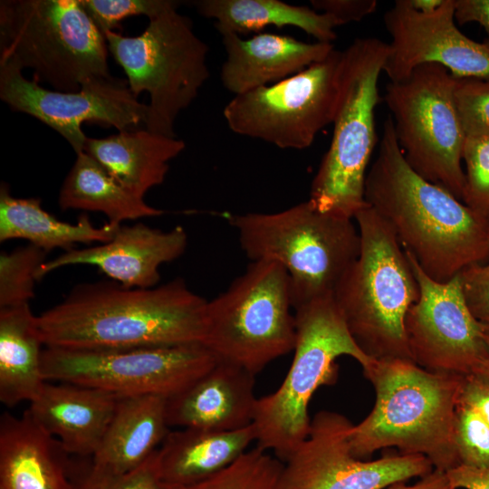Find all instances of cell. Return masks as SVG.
Returning a JSON list of instances; mask_svg holds the SVG:
<instances>
[{"label":"cell","instance_id":"1","mask_svg":"<svg viewBox=\"0 0 489 489\" xmlns=\"http://www.w3.org/2000/svg\"><path fill=\"white\" fill-rule=\"evenodd\" d=\"M365 200L436 282H448L469 266L489 262V222L412 169L390 115L367 173Z\"/></svg>","mask_w":489,"mask_h":489},{"label":"cell","instance_id":"2","mask_svg":"<svg viewBox=\"0 0 489 489\" xmlns=\"http://www.w3.org/2000/svg\"><path fill=\"white\" fill-rule=\"evenodd\" d=\"M207 301L182 279L148 289L115 282L76 286L36 316L45 347L126 349L203 343Z\"/></svg>","mask_w":489,"mask_h":489},{"label":"cell","instance_id":"3","mask_svg":"<svg viewBox=\"0 0 489 489\" xmlns=\"http://www.w3.org/2000/svg\"><path fill=\"white\" fill-rule=\"evenodd\" d=\"M363 373L376 398L370 413L350 430L355 457L364 460L396 446L401 454L426 456L434 469L447 472L460 465L454 425L464 377L401 359L375 360Z\"/></svg>","mask_w":489,"mask_h":489},{"label":"cell","instance_id":"4","mask_svg":"<svg viewBox=\"0 0 489 489\" xmlns=\"http://www.w3.org/2000/svg\"><path fill=\"white\" fill-rule=\"evenodd\" d=\"M354 221L360 254L336 288V304L353 340L372 360L413 361L405 319L419 286L410 261L392 227L370 206Z\"/></svg>","mask_w":489,"mask_h":489},{"label":"cell","instance_id":"5","mask_svg":"<svg viewBox=\"0 0 489 489\" xmlns=\"http://www.w3.org/2000/svg\"><path fill=\"white\" fill-rule=\"evenodd\" d=\"M228 221L252 262L273 261L286 270L293 310L334 296L360 254L354 219L321 213L309 200L276 213L232 215Z\"/></svg>","mask_w":489,"mask_h":489},{"label":"cell","instance_id":"6","mask_svg":"<svg viewBox=\"0 0 489 489\" xmlns=\"http://www.w3.org/2000/svg\"><path fill=\"white\" fill-rule=\"evenodd\" d=\"M388 50L382 40L366 37L341 51L332 138L308 199L321 213L354 219L368 205L365 181L377 143L378 82Z\"/></svg>","mask_w":489,"mask_h":489},{"label":"cell","instance_id":"7","mask_svg":"<svg viewBox=\"0 0 489 489\" xmlns=\"http://www.w3.org/2000/svg\"><path fill=\"white\" fill-rule=\"evenodd\" d=\"M294 314L292 364L274 392L257 398L253 420L256 446L273 451L283 463L307 436L310 401L320 387L335 382L336 360L350 356L363 371L375 361L353 340L334 296L316 299L294 310Z\"/></svg>","mask_w":489,"mask_h":489},{"label":"cell","instance_id":"8","mask_svg":"<svg viewBox=\"0 0 489 489\" xmlns=\"http://www.w3.org/2000/svg\"><path fill=\"white\" fill-rule=\"evenodd\" d=\"M104 35L80 0L0 2V64L31 69L36 82L77 91L111 78Z\"/></svg>","mask_w":489,"mask_h":489},{"label":"cell","instance_id":"9","mask_svg":"<svg viewBox=\"0 0 489 489\" xmlns=\"http://www.w3.org/2000/svg\"><path fill=\"white\" fill-rule=\"evenodd\" d=\"M290 278L273 261H255L207 302L203 344L218 359L254 376L293 351L296 320Z\"/></svg>","mask_w":489,"mask_h":489},{"label":"cell","instance_id":"10","mask_svg":"<svg viewBox=\"0 0 489 489\" xmlns=\"http://www.w3.org/2000/svg\"><path fill=\"white\" fill-rule=\"evenodd\" d=\"M109 53L123 69L131 92L149 96L144 128L176 137L178 114L197 98L209 78L208 46L191 20L172 9L149 20L138 36L114 31L104 34Z\"/></svg>","mask_w":489,"mask_h":489},{"label":"cell","instance_id":"11","mask_svg":"<svg viewBox=\"0 0 489 489\" xmlns=\"http://www.w3.org/2000/svg\"><path fill=\"white\" fill-rule=\"evenodd\" d=\"M456 81L444 66L424 63L405 79L389 82L384 101L408 164L462 201L465 184L462 152L466 136L455 100Z\"/></svg>","mask_w":489,"mask_h":489},{"label":"cell","instance_id":"12","mask_svg":"<svg viewBox=\"0 0 489 489\" xmlns=\"http://www.w3.org/2000/svg\"><path fill=\"white\" fill-rule=\"evenodd\" d=\"M218 361L203 343L126 349L76 350L45 347L46 381L97 388L118 398L179 393Z\"/></svg>","mask_w":489,"mask_h":489},{"label":"cell","instance_id":"13","mask_svg":"<svg viewBox=\"0 0 489 489\" xmlns=\"http://www.w3.org/2000/svg\"><path fill=\"white\" fill-rule=\"evenodd\" d=\"M341 51L283 81L235 95L223 116L235 133L280 149H304L332 123Z\"/></svg>","mask_w":489,"mask_h":489},{"label":"cell","instance_id":"14","mask_svg":"<svg viewBox=\"0 0 489 489\" xmlns=\"http://www.w3.org/2000/svg\"><path fill=\"white\" fill-rule=\"evenodd\" d=\"M352 427L338 412H317L305 439L283 462L282 489H387L434 469L421 455L400 454L373 461L355 457L350 445Z\"/></svg>","mask_w":489,"mask_h":489},{"label":"cell","instance_id":"15","mask_svg":"<svg viewBox=\"0 0 489 489\" xmlns=\"http://www.w3.org/2000/svg\"><path fill=\"white\" fill-rule=\"evenodd\" d=\"M406 254L419 286V297L405 319L413 361L435 372L462 377L478 374L489 361L485 341L489 328L469 310L460 275L446 283L436 282Z\"/></svg>","mask_w":489,"mask_h":489},{"label":"cell","instance_id":"16","mask_svg":"<svg viewBox=\"0 0 489 489\" xmlns=\"http://www.w3.org/2000/svg\"><path fill=\"white\" fill-rule=\"evenodd\" d=\"M22 72L0 64V99L58 132L76 154L83 152L88 138L82 129L83 122H98L119 131L145 124L148 105L139 102L123 81L95 79L77 91H61L43 88Z\"/></svg>","mask_w":489,"mask_h":489},{"label":"cell","instance_id":"17","mask_svg":"<svg viewBox=\"0 0 489 489\" xmlns=\"http://www.w3.org/2000/svg\"><path fill=\"white\" fill-rule=\"evenodd\" d=\"M383 21L391 37L383 68L390 82L424 63L440 64L455 78L489 80V34L481 43L465 35L455 24V0L429 13L398 0Z\"/></svg>","mask_w":489,"mask_h":489},{"label":"cell","instance_id":"18","mask_svg":"<svg viewBox=\"0 0 489 489\" xmlns=\"http://www.w3.org/2000/svg\"><path fill=\"white\" fill-rule=\"evenodd\" d=\"M187 245V235L179 225L168 231L142 223L120 225L107 243L72 249L45 261L38 269L37 279L61 267L82 264L97 267L124 287L152 288L159 281L161 264L181 256Z\"/></svg>","mask_w":489,"mask_h":489},{"label":"cell","instance_id":"19","mask_svg":"<svg viewBox=\"0 0 489 489\" xmlns=\"http://www.w3.org/2000/svg\"><path fill=\"white\" fill-rule=\"evenodd\" d=\"M254 375L224 360L167 399L170 427L233 431L253 424Z\"/></svg>","mask_w":489,"mask_h":489},{"label":"cell","instance_id":"20","mask_svg":"<svg viewBox=\"0 0 489 489\" xmlns=\"http://www.w3.org/2000/svg\"><path fill=\"white\" fill-rule=\"evenodd\" d=\"M220 34L226 53L220 79L235 96L296 74L324 60L335 49L333 43H305L270 33L249 39L234 33Z\"/></svg>","mask_w":489,"mask_h":489},{"label":"cell","instance_id":"21","mask_svg":"<svg viewBox=\"0 0 489 489\" xmlns=\"http://www.w3.org/2000/svg\"><path fill=\"white\" fill-rule=\"evenodd\" d=\"M119 398L97 388L46 381L27 410L69 455L93 456Z\"/></svg>","mask_w":489,"mask_h":489},{"label":"cell","instance_id":"22","mask_svg":"<svg viewBox=\"0 0 489 489\" xmlns=\"http://www.w3.org/2000/svg\"><path fill=\"white\" fill-rule=\"evenodd\" d=\"M68 455L26 409L0 418V489H77Z\"/></svg>","mask_w":489,"mask_h":489},{"label":"cell","instance_id":"23","mask_svg":"<svg viewBox=\"0 0 489 489\" xmlns=\"http://www.w3.org/2000/svg\"><path fill=\"white\" fill-rule=\"evenodd\" d=\"M167 399L157 395L119 398L91 469L123 475L145 463L169 432Z\"/></svg>","mask_w":489,"mask_h":489},{"label":"cell","instance_id":"24","mask_svg":"<svg viewBox=\"0 0 489 489\" xmlns=\"http://www.w3.org/2000/svg\"><path fill=\"white\" fill-rule=\"evenodd\" d=\"M255 441L252 425L233 431H169L157 450L161 479L176 489L200 483L228 467Z\"/></svg>","mask_w":489,"mask_h":489},{"label":"cell","instance_id":"25","mask_svg":"<svg viewBox=\"0 0 489 489\" xmlns=\"http://www.w3.org/2000/svg\"><path fill=\"white\" fill-rule=\"evenodd\" d=\"M185 148V141L177 137L137 128L106 138H87L83 151L121 186L144 198L150 188L164 182L169 161Z\"/></svg>","mask_w":489,"mask_h":489},{"label":"cell","instance_id":"26","mask_svg":"<svg viewBox=\"0 0 489 489\" xmlns=\"http://www.w3.org/2000/svg\"><path fill=\"white\" fill-rule=\"evenodd\" d=\"M120 225L106 223L96 227L86 214L74 224L61 221L43 208L41 199L14 197L5 184L0 187L2 243L24 239L45 253L55 248L67 252L76 244L107 243Z\"/></svg>","mask_w":489,"mask_h":489},{"label":"cell","instance_id":"27","mask_svg":"<svg viewBox=\"0 0 489 489\" xmlns=\"http://www.w3.org/2000/svg\"><path fill=\"white\" fill-rule=\"evenodd\" d=\"M43 345L29 304L0 308V401L5 406L30 403L41 392L46 383Z\"/></svg>","mask_w":489,"mask_h":489},{"label":"cell","instance_id":"28","mask_svg":"<svg viewBox=\"0 0 489 489\" xmlns=\"http://www.w3.org/2000/svg\"><path fill=\"white\" fill-rule=\"evenodd\" d=\"M192 5L201 15L216 20L219 34L240 35L268 25L293 26L317 42L332 43L337 37L335 28L341 25L331 14L280 0H197Z\"/></svg>","mask_w":489,"mask_h":489},{"label":"cell","instance_id":"29","mask_svg":"<svg viewBox=\"0 0 489 489\" xmlns=\"http://www.w3.org/2000/svg\"><path fill=\"white\" fill-rule=\"evenodd\" d=\"M58 202L62 210L101 212L107 216L108 223L116 225L164 213L121 186L84 151L76 154L74 164L62 185Z\"/></svg>","mask_w":489,"mask_h":489},{"label":"cell","instance_id":"30","mask_svg":"<svg viewBox=\"0 0 489 489\" xmlns=\"http://www.w3.org/2000/svg\"><path fill=\"white\" fill-rule=\"evenodd\" d=\"M283 463L258 446L216 475L183 489H282Z\"/></svg>","mask_w":489,"mask_h":489},{"label":"cell","instance_id":"31","mask_svg":"<svg viewBox=\"0 0 489 489\" xmlns=\"http://www.w3.org/2000/svg\"><path fill=\"white\" fill-rule=\"evenodd\" d=\"M42 249L28 244L0 254V308L29 304L37 272L45 262Z\"/></svg>","mask_w":489,"mask_h":489},{"label":"cell","instance_id":"32","mask_svg":"<svg viewBox=\"0 0 489 489\" xmlns=\"http://www.w3.org/2000/svg\"><path fill=\"white\" fill-rule=\"evenodd\" d=\"M463 203L489 222V136H466Z\"/></svg>","mask_w":489,"mask_h":489},{"label":"cell","instance_id":"33","mask_svg":"<svg viewBox=\"0 0 489 489\" xmlns=\"http://www.w3.org/2000/svg\"><path fill=\"white\" fill-rule=\"evenodd\" d=\"M454 438L460 465L489 467V425L475 409L460 400L455 410Z\"/></svg>","mask_w":489,"mask_h":489},{"label":"cell","instance_id":"34","mask_svg":"<svg viewBox=\"0 0 489 489\" xmlns=\"http://www.w3.org/2000/svg\"><path fill=\"white\" fill-rule=\"evenodd\" d=\"M80 3L103 35L113 31L125 18L145 15L151 20L181 5L177 0H80Z\"/></svg>","mask_w":489,"mask_h":489},{"label":"cell","instance_id":"35","mask_svg":"<svg viewBox=\"0 0 489 489\" xmlns=\"http://www.w3.org/2000/svg\"><path fill=\"white\" fill-rule=\"evenodd\" d=\"M455 100L465 136H489V80L457 78Z\"/></svg>","mask_w":489,"mask_h":489},{"label":"cell","instance_id":"36","mask_svg":"<svg viewBox=\"0 0 489 489\" xmlns=\"http://www.w3.org/2000/svg\"><path fill=\"white\" fill-rule=\"evenodd\" d=\"M76 484L77 489H176L161 479L157 464V451L131 472L109 475L90 468Z\"/></svg>","mask_w":489,"mask_h":489},{"label":"cell","instance_id":"37","mask_svg":"<svg viewBox=\"0 0 489 489\" xmlns=\"http://www.w3.org/2000/svg\"><path fill=\"white\" fill-rule=\"evenodd\" d=\"M459 275L469 310L489 328V263L469 266Z\"/></svg>","mask_w":489,"mask_h":489},{"label":"cell","instance_id":"38","mask_svg":"<svg viewBox=\"0 0 489 489\" xmlns=\"http://www.w3.org/2000/svg\"><path fill=\"white\" fill-rule=\"evenodd\" d=\"M312 8L336 18L341 25L359 22L374 13L378 6L376 0H312Z\"/></svg>","mask_w":489,"mask_h":489},{"label":"cell","instance_id":"39","mask_svg":"<svg viewBox=\"0 0 489 489\" xmlns=\"http://www.w3.org/2000/svg\"><path fill=\"white\" fill-rule=\"evenodd\" d=\"M459 400L475 409L489 425V380L481 375L463 378Z\"/></svg>","mask_w":489,"mask_h":489},{"label":"cell","instance_id":"40","mask_svg":"<svg viewBox=\"0 0 489 489\" xmlns=\"http://www.w3.org/2000/svg\"><path fill=\"white\" fill-rule=\"evenodd\" d=\"M456 489H489V467L475 468L460 465L446 472Z\"/></svg>","mask_w":489,"mask_h":489},{"label":"cell","instance_id":"41","mask_svg":"<svg viewBox=\"0 0 489 489\" xmlns=\"http://www.w3.org/2000/svg\"><path fill=\"white\" fill-rule=\"evenodd\" d=\"M455 19L460 24L477 23L489 34V0H455Z\"/></svg>","mask_w":489,"mask_h":489},{"label":"cell","instance_id":"42","mask_svg":"<svg viewBox=\"0 0 489 489\" xmlns=\"http://www.w3.org/2000/svg\"><path fill=\"white\" fill-rule=\"evenodd\" d=\"M387 489H456L455 488L446 475V472L433 469L428 474L420 477L413 484H407L405 482H398L389 485Z\"/></svg>","mask_w":489,"mask_h":489},{"label":"cell","instance_id":"43","mask_svg":"<svg viewBox=\"0 0 489 489\" xmlns=\"http://www.w3.org/2000/svg\"><path fill=\"white\" fill-rule=\"evenodd\" d=\"M444 0H408V4L417 11L429 13L437 9Z\"/></svg>","mask_w":489,"mask_h":489},{"label":"cell","instance_id":"44","mask_svg":"<svg viewBox=\"0 0 489 489\" xmlns=\"http://www.w3.org/2000/svg\"><path fill=\"white\" fill-rule=\"evenodd\" d=\"M485 341H486L488 349H489V331L485 334ZM478 375H481L482 377H484V378H485V379H487L489 380V361L483 368V369L478 373Z\"/></svg>","mask_w":489,"mask_h":489},{"label":"cell","instance_id":"45","mask_svg":"<svg viewBox=\"0 0 489 489\" xmlns=\"http://www.w3.org/2000/svg\"><path fill=\"white\" fill-rule=\"evenodd\" d=\"M489 263V262H488Z\"/></svg>","mask_w":489,"mask_h":489}]
</instances>
